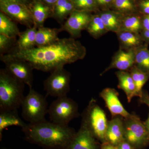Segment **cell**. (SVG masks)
Returning <instances> with one entry per match:
<instances>
[{"label":"cell","mask_w":149,"mask_h":149,"mask_svg":"<svg viewBox=\"0 0 149 149\" xmlns=\"http://www.w3.org/2000/svg\"><path fill=\"white\" fill-rule=\"evenodd\" d=\"M86 54V49L80 42L69 38L59 39L49 45L25 50L15 49L5 55L27 62L34 69L52 72L59 67L82 59Z\"/></svg>","instance_id":"1"},{"label":"cell","mask_w":149,"mask_h":149,"mask_svg":"<svg viewBox=\"0 0 149 149\" xmlns=\"http://www.w3.org/2000/svg\"><path fill=\"white\" fill-rule=\"evenodd\" d=\"M25 140L47 149H65L76 132L68 126L46 120L22 128Z\"/></svg>","instance_id":"2"},{"label":"cell","mask_w":149,"mask_h":149,"mask_svg":"<svg viewBox=\"0 0 149 149\" xmlns=\"http://www.w3.org/2000/svg\"><path fill=\"white\" fill-rule=\"evenodd\" d=\"M24 83L6 69L0 70V110H17L24 96Z\"/></svg>","instance_id":"3"},{"label":"cell","mask_w":149,"mask_h":149,"mask_svg":"<svg viewBox=\"0 0 149 149\" xmlns=\"http://www.w3.org/2000/svg\"><path fill=\"white\" fill-rule=\"evenodd\" d=\"M108 123L103 110L97 104L95 100L91 99L83 112L81 123L84 124L102 144L106 143V134Z\"/></svg>","instance_id":"4"},{"label":"cell","mask_w":149,"mask_h":149,"mask_svg":"<svg viewBox=\"0 0 149 149\" xmlns=\"http://www.w3.org/2000/svg\"><path fill=\"white\" fill-rule=\"evenodd\" d=\"M22 116L29 123H35L46 120L48 113V103L44 96L29 88L27 95L24 96L21 105Z\"/></svg>","instance_id":"5"},{"label":"cell","mask_w":149,"mask_h":149,"mask_svg":"<svg viewBox=\"0 0 149 149\" xmlns=\"http://www.w3.org/2000/svg\"><path fill=\"white\" fill-rule=\"evenodd\" d=\"M124 139L135 149H145L149 145V131L135 114L123 118Z\"/></svg>","instance_id":"6"},{"label":"cell","mask_w":149,"mask_h":149,"mask_svg":"<svg viewBox=\"0 0 149 149\" xmlns=\"http://www.w3.org/2000/svg\"><path fill=\"white\" fill-rule=\"evenodd\" d=\"M48 113L52 122L64 126H68L79 116L77 103L67 95L56 98L49 107Z\"/></svg>","instance_id":"7"},{"label":"cell","mask_w":149,"mask_h":149,"mask_svg":"<svg viewBox=\"0 0 149 149\" xmlns=\"http://www.w3.org/2000/svg\"><path fill=\"white\" fill-rule=\"evenodd\" d=\"M64 67H59L51 72L44 82L47 95L57 98L66 96L69 93L70 74Z\"/></svg>","instance_id":"8"},{"label":"cell","mask_w":149,"mask_h":149,"mask_svg":"<svg viewBox=\"0 0 149 149\" xmlns=\"http://www.w3.org/2000/svg\"><path fill=\"white\" fill-rule=\"evenodd\" d=\"M1 59L5 64L6 69L13 76L29 88L32 87L34 69L28 63L5 54L1 56Z\"/></svg>","instance_id":"9"},{"label":"cell","mask_w":149,"mask_h":149,"mask_svg":"<svg viewBox=\"0 0 149 149\" xmlns=\"http://www.w3.org/2000/svg\"><path fill=\"white\" fill-rule=\"evenodd\" d=\"M1 12L14 21L31 28L35 26L32 14L28 6L18 3L0 2Z\"/></svg>","instance_id":"10"},{"label":"cell","mask_w":149,"mask_h":149,"mask_svg":"<svg viewBox=\"0 0 149 149\" xmlns=\"http://www.w3.org/2000/svg\"><path fill=\"white\" fill-rule=\"evenodd\" d=\"M92 17L88 11L74 10L61 29L68 32L72 37H78L82 30L87 29Z\"/></svg>","instance_id":"11"},{"label":"cell","mask_w":149,"mask_h":149,"mask_svg":"<svg viewBox=\"0 0 149 149\" xmlns=\"http://www.w3.org/2000/svg\"><path fill=\"white\" fill-rule=\"evenodd\" d=\"M99 142L89 129L81 123L80 129L65 149H100L101 144Z\"/></svg>","instance_id":"12"},{"label":"cell","mask_w":149,"mask_h":149,"mask_svg":"<svg viewBox=\"0 0 149 149\" xmlns=\"http://www.w3.org/2000/svg\"><path fill=\"white\" fill-rule=\"evenodd\" d=\"M100 96L104 101L112 117L120 116L125 118L131 114L123 106L118 98V93L114 89L105 88L100 93Z\"/></svg>","instance_id":"13"},{"label":"cell","mask_w":149,"mask_h":149,"mask_svg":"<svg viewBox=\"0 0 149 149\" xmlns=\"http://www.w3.org/2000/svg\"><path fill=\"white\" fill-rule=\"evenodd\" d=\"M123 118L117 116L108 121L106 134V143L116 146L125 140Z\"/></svg>","instance_id":"14"},{"label":"cell","mask_w":149,"mask_h":149,"mask_svg":"<svg viewBox=\"0 0 149 149\" xmlns=\"http://www.w3.org/2000/svg\"><path fill=\"white\" fill-rule=\"evenodd\" d=\"M135 65V49L128 51L119 50L112 59L109 66L101 74L113 68H116L121 71L130 70Z\"/></svg>","instance_id":"15"},{"label":"cell","mask_w":149,"mask_h":149,"mask_svg":"<svg viewBox=\"0 0 149 149\" xmlns=\"http://www.w3.org/2000/svg\"><path fill=\"white\" fill-rule=\"evenodd\" d=\"M37 28L43 27L44 22L48 17L52 16V9L40 0H32L28 6Z\"/></svg>","instance_id":"16"},{"label":"cell","mask_w":149,"mask_h":149,"mask_svg":"<svg viewBox=\"0 0 149 149\" xmlns=\"http://www.w3.org/2000/svg\"><path fill=\"white\" fill-rule=\"evenodd\" d=\"M26 124L19 116L17 110H0V140L2 139L4 129L12 126H19L22 128Z\"/></svg>","instance_id":"17"},{"label":"cell","mask_w":149,"mask_h":149,"mask_svg":"<svg viewBox=\"0 0 149 149\" xmlns=\"http://www.w3.org/2000/svg\"><path fill=\"white\" fill-rule=\"evenodd\" d=\"M118 80V88L124 91L128 103H130L133 97H136V85L130 72L125 71L116 72Z\"/></svg>","instance_id":"18"},{"label":"cell","mask_w":149,"mask_h":149,"mask_svg":"<svg viewBox=\"0 0 149 149\" xmlns=\"http://www.w3.org/2000/svg\"><path fill=\"white\" fill-rule=\"evenodd\" d=\"M61 29L44 27L37 29L35 47H44L53 44L59 39L58 34Z\"/></svg>","instance_id":"19"},{"label":"cell","mask_w":149,"mask_h":149,"mask_svg":"<svg viewBox=\"0 0 149 149\" xmlns=\"http://www.w3.org/2000/svg\"><path fill=\"white\" fill-rule=\"evenodd\" d=\"M37 29L36 26H34L21 32L15 49L18 50H25L35 47Z\"/></svg>","instance_id":"20"},{"label":"cell","mask_w":149,"mask_h":149,"mask_svg":"<svg viewBox=\"0 0 149 149\" xmlns=\"http://www.w3.org/2000/svg\"><path fill=\"white\" fill-rule=\"evenodd\" d=\"M75 10L72 0H58L53 9L52 16L61 22Z\"/></svg>","instance_id":"21"},{"label":"cell","mask_w":149,"mask_h":149,"mask_svg":"<svg viewBox=\"0 0 149 149\" xmlns=\"http://www.w3.org/2000/svg\"><path fill=\"white\" fill-rule=\"evenodd\" d=\"M118 37L121 44L129 49H135L143 45V40L139 34L128 31H119Z\"/></svg>","instance_id":"22"},{"label":"cell","mask_w":149,"mask_h":149,"mask_svg":"<svg viewBox=\"0 0 149 149\" xmlns=\"http://www.w3.org/2000/svg\"><path fill=\"white\" fill-rule=\"evenodd\" d=\"M108 31L118 33L120 31L123 18L120 15L107 11L99 15Z\"/></svg>","instance_id":"23"},{"label":"cell","mask_w":149,"mask_h":149,"mask_svg":"<svg viewBox=\"0 0 149 149\" xmlns=\"http://www.w3.org/2000/svg\"><path fill=\"white\" fill-rule=\"evenodd\" d=\"M135 65L149 74V49L147 44L135 49Z\"/></svg>","instance_id":"24"},{"label":"cell","mask_w":149,"mask_h":149,"mask_svg":"<svg viewBox=\"0 0 149 149\" xmlns=\"http://www.w3.org/2000/svg\"><path fill=\"white\" fill-rule=\"evenodd\" d=\"M20 33L21 32H19L16 24L12 19L1 12L0 13V34L15 38L17 36H19Z\"/></svg>","instance_id":"25"},{"label":"cell","mask_w":149,"mask_h":149,"mask_svg":"<svg viewBox=\"0 0 149 149\" xmlns=\"http://www.w3.org/2000/svg\"><path fill=\"white\" fill-rule=\"evenodd\" d=\"M130 73L136 85V97L141 96L143 88L149 79V74L134 65L130 69Z\"/></svg>","instance_id":"26"},{"label":"cell","mask_w":149,"mask_h":149,"mask_svg":"<svg viewBox=\"0 0 149 149\" xmlns=\"http://www.w3.org/2000/svg\"><path fill=\"white\" fill-rule=\"evenodd\" d=\"M141 30L142 17H141L133 15L123 18L120 31H128L139 34Z\"/></svg>","instance_id":"27"},{"label":"cell","mask_w":149,"mask_h":149,"mask_svg":"<svg viewBox=\"0 0 149 149\" xmlns=\"http://www.w3.org/2000/svg\"><path fill=\"white\" fill-rule=\"evenodd\" d=\"M86 29L91 36L95 38H98L108 32L100 15L92 16Z\"/></svg>","instance_id":"28"},{"label":"cell","mask_w":149,"mask_h":149,"mask_svg":"<svg viewBox=\"0 0 149 149\" xmlns=\"http://www.w3.org/2000/svg\"><path fill=\"white\" fill-rule=\"evenodd\" d=\"M113 7L121 13H130L136 10V6L133 0H113Z\"/></svg>","instance_id":"29"},{"label":"cell","mask_w":149,"mask_h":149,"mask_svg":"<svg viewBox=\"0 0 149 149\" xmlns=\"http://www.w3.org/2000/svg\"><path fill=\"white\" fill-rule=\"evenodd\" d=\"M75 10L88 11L92 10L96 6V0H72Z\"/></svg>","instance_id":"30"},{"label":"cell","mask_w":149,"mask_h":149,"mask_svg":"<svg viewBox=\"0 0 149 149\" xmlns=\"http://www.w3.org/2000/svg\"><path fill=\"white\" fill-rule=\"evenodd\" d=\"M15 40V38L0 34V51L1 53L7 50L12 45Z\"/></svg>","instance_id":"31"},{"label":"cell","mask_w":149,"mask_h":149,"mask_svg":"<svg viewBox=\"0 0 149 149\" xmlns=\"http://www.w3.org/2000/svg\"><path fill=\"white\" fill-rule=\"evenodd\" d=\"M139 98V103L145 104L148 106L149 108V94L147 91L143 90L141 96ZM144 123L149 131V113L148 118L145 122H144Z\"/></svg>","instance_id":"32"},{"label":"cell","mask_w":149,"mask_h":149,"mask_svg":"<svg viewBox=\"0 0 149 149\" xmlns=\"http://www.w3.org/2000/svg\"><path fill=\"white\" fill-rule=\"evenodd\" d=\"M139 7L142 13L144 15H149V0H140Z\"/></svg>","instance_id":"33"},{"label":"cell","mask_w":149,"mask_h":149,"mask_svg":"<svg viewBox=\"0 0 149 149\" xmlns=\"http://www.w3.org/2000/svg\"><path fill=\"white\" fill-rule=\"evenodd\" d=\"M115 147L116 149H135L128 141L125 140L121 141Z\"/></svg>","instance_id":"34"},{"label":"cell","mask_w":149,"mask_h":149,"mask_svg":"<svg viewBox=\"0 0 149 149\" xmlns=\"http://www.w3.org/2000/svg\"><path fill=\"white\" fill-rule=\"evenodd\" d=\"M142 30H149V15H144L142 17Z\"/></svg>","instance_id":"35"},{"label":"cell","mask_w":149,"mask_h":149,"mask_svg":"<svg viewBox=\"0 0 149 149\" xmlns=\"http://www.w3.org/2000/svg\"><path fill=\"white\" fill-rule=\"evenodd\" d=\"M32 0H0V2H11L18 3L28 6Z\"/></svg>","instance_id":"36"},{"label":"cell","mask_w":149,"mask_h":149,"mask_svg":"<svg viewBox=\"0 0 149 149\" xmlns=\"http://www.w3.org/2000/svg\"><path fill=\"white\" fill-rule=\"evenodd\" d=\"M40 1L46 5L50 7L52 9L53 11L55 5L58 0H40Z\"/></svg>","instance_id":"37"},{"label":"cell","mask_w":149,"mask_h":149,"mask_svg":"<svg viewBox=\"0 0 149 149\" xmlns=\"http://www.w3.org/2000/svg\"><path fill=\"white\" fill-rule=\"evenodd\" d=\"M141 36L143 41L147 43H149V30H142Z\"/></svg>","instance_id":"38"},{"label":"cell","mask_w":149,"mask_h":149,"mask_svg":"<svg viewBox=\"0 0 149 149\" xmlns=\"http://www.w3.org/2000/svg\"><path fill=\"white\" fill-rule=\"evenodd\" d=\"M100 149H116L115 147L108 143H104L101 144Z\"/></svg>","instance_id":"39"},{"label":"cell","mask_w":149,"mask_h":149,"mask_svg":"<svg viewBox=\"0 0 149 149\" xmlns=\"http://www.w3.org/2000/svg\"><path fill=\"white\" fill-rule=\"evenodd\" d=\"M113 0H96V1L101 5L106 6L112 3Z\"/></svg>","instance_id":"40"}]
</instances>
